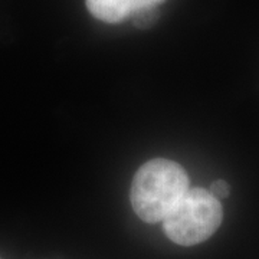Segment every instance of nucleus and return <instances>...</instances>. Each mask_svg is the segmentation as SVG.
Listing matches in <instances>:
<instances>
[{
  "instance_id": "obj_3",
  "label": "nucleus",
  "mask_w": 259,
  "mask_h": 259,
  "mask_svg": "<svg viewBox=\"0 0 259 259\" xmlns=\"http://www.w3.org/2000/svg\"><path fill=\"white\" fill-rule=\"evenodd\" d=\"M94 18L107 23H120L134 13V0H87Z\"/></svg>"
},
{
  "instance_id": "obj_2",
  "label": "nucleus",
  "mask_w": 259,
  "mask_h": 259,
  "mask_svg": "<svg viewBox=\"0 0 259 259\" xmlns=\"http://www.w3.org/2000/svg\"><path fill=\"white\" fill-rule=\"evenodd\" d=\"M223 209L219 199L202 187L187 189L163 219L167 238L182 246L207 241L219 229Z\"/></svg>"
},
{
  "instance_id": "obj_5",
  "label": "nucleus",
  "mask_w": 259,
  "mask_h": 259,
  "mask_svg": "<svg viewBox=\"0 0 259 259\" xmlns=\"http://www.w3.org/2000/svg\"><path fill=\"white\" fill-rule=\"evenodd\" d=\"M210 193L216 197V199H226L229 194H231V186L228 182H225V180H216V182H213L212 186H210V190H209Z\"/></svg>"
},
{
  "instance_id": "obj_6",
  "label": "nucleus",
  "mask_w": 259,
  "mask_h": 259,
  "mask_svg": "<svg viewBox=\"0 0 259 259\" xmlns=\"http://www.w3.org/2000/svg\"><path fill=\"white\" fill-rule=\"evenodd\" d=\"M161 2H164V0H134V9L139 10L143 8H148V6H158Z\"/></svg>"
},
{
  "instance_id": "obj_4",
  "label": "nucleus",
  "mask_w": 259,
  "mask_h": 259,
  "mask_svg": "<svg viewBox=\"0 0 259 259\" xmlns=\"http://www.w3.org/2000/svg\"><path fill=\"white\" fill-rule=\"evenodd\" d=\"M130 18L133 19L134 25L141 29L150 28L153 26L158 19V9L157 6H148V8H143V9L136 10Z\"/></svg>"
},
{
  "instance_id": "obj_1",
  "label": "nucleus",
  "mask_w": 259,
  "mask_h": 259,
  "mask_svg": "<svg viewBox=\"0 0 259 259\" xmlns=\"http://www.w3.org/2000/svg\"><path fill=\"white\" fill-rule=\"evenodd\" d=\"M189 189V176L176 161L153 158L140 167L131 183V206L146 223H157Z\"/></svg>"
}]
</instances>
